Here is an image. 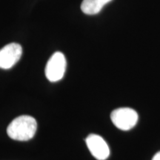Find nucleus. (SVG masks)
Instances as JSON below:
<instances>
[{"label":"nucleus","mask_w":160,"mask_h":160,"mask_svg":"<svg viewBox=\"0 0 160 160\" xmlns=\"http://www.w3.org/2000/svg\"><path fill=\"white\" fill-rule=\"evenodd\" d=\"M111 119L117 128L127 131L135 127L139 117L133 109L130 108H119L112 112Z\"/></svg>","instance_id":"2"},{"label":"nucleus","mask_w":160,"mask_h":160,"mask_svg":"<svg viewBox=\"0 0 160 160\" xmlns=\"http://www.w3.org/2000/svg\"><path fill=\"white\" fill-rule=\"evenodd\" d=\"M37 129L36 119L31 116L22 115L16 118L7 128L8 135L12 139L28 141L34 137Z\"/></svg>","instance_id":"1"},{"label":"nucleus","mask_w":160,"mask_h":160,"mask_svg":"<svg viewBox=\"0 0 160 160\" xmlns=\"http://www.w3.org/2000/svg\"><path fill=\"white\" fill-rule=\"evenodd\" d=\"M86 144L90 152L97 160H105L110 156V148L102 137L90 134L86 138Z\"/></svg>","instance_id":"5"},{"label":"nucleus","mask_w":160,"mask_h":160,"mask_svg":"<svg viewBox=\"0 0 160 160\" xmlns=\"http://www.w3.org/2000/svg\"><path fill=\"white\" fill-rule=\"evenodd\" d=\"M66 65L65 55L61 52H56L51 56L46 65V77L52 82L61 80L65 75Z\"/></svg>","instance_id":"3"},{"label":"nucleus","mask_w":160,"mask_h":160,"mask_svg":"<svg viewBox=\"0 0 160 160\" xmlns=\"http://www.w3.org/2000/svg\"><path fill=\"white\" fill-rule=\"evenodd\" d=\"M152 160H160V151L158 152L157 153H156Z\"/></svg>","instance_id":"7"},{"label":"nucleus","mask_w":160,"mask_h":160,"mask_svg":"<svg viewBox=\"0 0 160 160\" xmlns=\"http://www.w3.org/2000/svg\"><path fill=\"white\" fill-rule=\"evenodd\" d=\"M22 54L19 44L10 43L0 49V68L10 69L17 63Z\"/></svg>","instance_id":"4"},{"label":"nucleus","mask_w":160,"mask_h":160,"mask_svg":"<svg viewBox=\"0 0 160 160\" xmlns=\"http://www.w3.org/2000/svg\"><path fill=\"white\" fill-rule=\"evenodd\" d=\"M112 0H83L81 9L84 13L88 15H95L99 13L103 7Z\"/></svg>","instance_id":"6"}]
</instances>
